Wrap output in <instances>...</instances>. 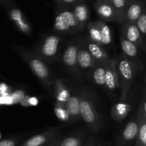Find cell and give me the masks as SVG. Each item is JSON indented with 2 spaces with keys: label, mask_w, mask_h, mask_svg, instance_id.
Wrapping results in <instances>:
<instances>
[{
  "label": "cell",
  "mask_w": 146,
  "mask_h": 146,
  "mask_svg": "<svg viewBox=\"0 0 146 146\" xmlns=\"http://www.w3.org/2000/svg\"><path fill=\"white\" fill-rule=\"evenodd\" d=\"M119 88V79L117 70V58H111L107 65L106 73V90L108 92H115Z\"/></svg>",
  "instance_id": "10"
},
{
  "label": "cell",
  "mask_w": 146,
  "mask_h": 146,
  "mask_svg": "<svg viewBox=\"0 0 146 146\" xmlns=\"http://www.w3.org/2000/svg\"><path fill=\"white\" fill-rule=\"evenodd\" d=\"M99 31L101 39V46H110L112 43V33L110 27L105 21L102 20H96L94 21Z\"/></svg>",
  "instance_id": "20"
},
{
  "label": "cell",
  "mask_w": 146,
  "mask_h": 146,
  "mask_svg": "<svg viewBox=\"0 0 146 146\" xmlns=\"http://www.w3.org/2000/svg\"><path fill=\"white\" fill-rule=\"evenodd\" d=\"M86 47L98 64L107 65L111 58L104 46L91 41L88 38L84 39Z\"/></svg>",
  "instance_id": "9"
},
{
  "label": "cell",
  "mask_w": 146,
  "mask_h": 146,
  "mask_svg": "<svg viewBox=\"0 0 146 146\" xmlns=\"http://www.w3.org/2000/svg\"><path fill=\"white\" fill-rule=\"evenodd\" d=\"M135 24H136L137 27L138 28L139 31H141L143 37L145 38V34H146V8L145 7H144L142 13H141L139 18H138V20H137Z\"/></svg>",
  "instance_id": "25"
},
{
  "label": "cell",
  "mask_w": 146,
  "mask_h": 146,
  "mask_svg": "<svg viewBox=\"0 0 146 146\" xmlns=\"http://www.w3.org/2000/svg\"><path fill=\"white\" fill-rule=\"evenodd\" d=\"M105 1H108V3H110V4H111V2H112V0H105Z\"/></svg>",
  "instance_id": "33"
},
{
  "label": "cell",
  "mask_w": 146,
  "mask_h": 146,
  "mask_svg": "<svg viewBox=\"0 0 146 146\" xmlns=\"http://www.w3.org/2000/svg\"><path fill=\"white\" fill-rule=\"evenodd\" d=\"M61 40L59 36L55 34L46 36L33 53L45 63L56 61L59 54Z\"/></svg>",
  "instance_id": "4"
},
{
  "label": "cell",
  "mask_w": 146,
  "mask_h": 146,
  "mask_svg": "<svg viewBox=\"0 0 146 146\" xmlns=\"http://www.w3.org/2000/svg\"><path fill=\"white\" fill-rule=\"evenodd\" d=\"M9 96L12 101V104H16L21 102L23 98L26 96V94L25 92L22 90H17V91L11 93Z\"/></svg>",
  "instance_id": "27"
},
{
  "label": "cell",
  "mask_w": 146,
  "mask_h": 146,
  "mask_svg": "<svg viewBox=\"0 0 146 146\" xmlns=\"http://www.w3.org/2000/svg\"><path fill=\"white\" fill-rule=\"evenodd\" d=\"M1 133H0V139H1Z\"/></svg>",
  "instance_id": "36"
},
{
  "label": "cell",
  "mask_w": 146,
  "mask_h": 146,
  "mask_svg": "<svg viewBox=\"0 0 146 146\" xmlns=\"http://www.w3.org/2000/svg\"><path fill=\"white\" fill-rule=\"evenodd\" d=\"M112 7L115 12V22L120 24L125 23V10L127 2L125 0H112Z\"/></svg>",
  "instance_id": "23"
},
{
  "label": "cell",
  "mask_w": 146,
  "mask_h": 146,
  "mask_svg": "<svg viewBox=\"0 0 146 146\" xmlns=\"http://www.w3.org/2000/svg\"><path fill=\"white\" fill-rule=\"evenodd\" d=\"M145 7V3L141 0H131L127 2L124 14L125 22L135 24Z\"/></svg>",
  "instance_id": "12"
},
{
  "label": "cell",
  "mask_w": 146,
  "mask_h": 146,
  "mask_svg": "<svg viewBox=\"0 0 146 146\" xmlns=\"http://www.w3.org/2000/svg\"><path fill=\"white\" fill-rule=\"evenodd\" d=\"M131 110V106L125 102H120L112 107L111 111V118L115 121H122Z\"/></svg>",
  "instance_id": "21"
},
{
  "label": "cell",
  "mask_w": 146,
  "mask_h": 146,
  "mask_svg": "<svg viewBox=\"0 0 146 146\" xmlns=\"http://www.w3.org/2000/svg\"><path fill=\"white\" fill-rule=\"evenodd\" d=\"M78 92L81 118L90 130L97 133L102 128V121L94 103V96L86 86H82Z\"/></svg>",
  "instance_id": "1"
},
{
  "label": "cell",
  "mask_w": 146,
  "mask_h": 146,
  "mask_svg": "<svg viewBox=\"0 0 146 146\" xmlns=\"http://www.w3.org/2000/svg\"><path fill=\"white\" fill-rule=\"evenodd\" d=\"M123 25V27L122 29L121 35L125 39L135 44L137 47H141L144 41V38L137 27L136 24L125 21Z\"/></svg>",
  "instance_id": "11"
},
{
  "label": "cell",
  "mask_w": 146,
  "mask_h": 146,
  "mask_svg": "<svg viewBox=\"0 0 146 146\" xmlns=\"http://www.w3.org/2000/svg\"><path fill=\"white\" fill-rule=\"evenodd\" d=\"M66 104L68 122L76 123L81 119L80 113V98L78 92L77 94H71L67 99Z\"/></svg>",
  "instance_id": "13"
},
{
  "label": "cell",
  "mask_w": 146,
  "mask_h": 146,
  "mask_svg": "<svg viewBox=\"0 0 146 146\" xmlns=\"http://www.w3.org/2000/svg\"><path fill=\"white\" fill-rule=\"evenodd\" d=\"M53 86L55 88L56 101L62 103L66 102L71 93L64 83L60 79H56L53 81Z\"/></svg>",
  "instance_id": "22"
},
{
  "label": "cell",
  "mask_w": 146,
  "mask_h": 146,
  "mask_svg": "<svg viewBox=\"0 0 146 146\" xmlns=\"http://www.w3.org/2000/svg\"><path fill=\"white\" fill-rule=\"evenodd\" d=\"M7 14H8L9 19L12 21L13 24L20 32L23 33L26 35L31 34V25L20 9L17 8L14 5L11 7H9Z\"/></svg>",
  "instance_id": "8"
},
{
  "label": "cell",
  "mask_w": 146,
  "mask_h": 146,
  "mask_svg": "<svg viewBox=\"0 0 146 146\" xmlns=\"http://www.w3.org/2000/svg\"><path fill=\"white\" fill-rule=\"evenodd\" d=\"M105 1V0H96V2H100V1Z\"/></svg>",
  "instance_id": "34"
},
{
  "label": "cell",
  "mask_w": 146,
  "mask_h": 146,
  "mask_svg": "<svg viewBox=\"0 0 146 146\" xmlns=\"http://www.w3.org/2000/svg\"><path fill=\"white\" fill-rule=\"evenodd\" d=\"M138 128H139V124H138V119L135 117L127 123L126 126L123 131L121 135L123 141L125 142H130L135 139L138 135Z\"/></svg>",
  "instance_id": "19"
},
{
  "label": "cell",
  "mask_w": 146,
  "mask_h": 146,
  "mask_svg": "<svg viewBox=\"0 0 146 146\" xmlns=\"http://www.w3.org/2000/svg\"><path fill=\"white\" fill-rule=\"evenodd\" d=\"M72 11L79 26L80 31H83L86 27L89 19L90 12L84 0H79L73 6Z\"/></svg>",
  "instance_id": "14"
},
{
  "label": "cell",
  "mask_w": 146,
  "mask_h": 146,
  "mask_svg": "<svg viewBox=\"0 0 146 146\" xmlns=\"http://www.w3.org/2000/svg\"><path fill=\"white\" fill-rule=\"evenodd\" d=\"M94 8L97 14L104 21H115V12L112 4L106 1L96 2L94 4Z\"/></svg>",
  "instance_id": "15"
},
{
  "label": "cell",
  "mask_w": 146,
  "mask_h": 146,
  "mask_svg": "<svg viewBox=\"0 0 146 146\" xmlns=\"http://www.w3.org/2000/svg\"><path fill=\"white\" fill-rule=\"evenodd\" d=\"M78 51V42L71 41L63 53L62 61L65 68L75 80L81 81L83 76L78 68L77 61Z\"/></svg>",
  "instance_id": "6"
},
{
  "label": "cell",
  "mask_w": 146,
  "mask_h": 146,
  "mask_svg": "<svg viewBox=\"0 0 146 146\" xmlns=\"http://www.w3.org/2000/svg\"><path fill=\"white\" fill-rule=\"evenodd\" d=\"M13 48L19 56L28 64L33 74L36 76L44 87L48 88L53 86L54 80L52 79L51 71L45 62L33 52L19 46L13 45Z\"/></svg>",
  "instance_id": "2"
},
{
  "label": "cell",
  "mask_w": 146,
  "mask_h": 146,
  "mask_svg": "<svg viewBox=\"0 0 146 146\" xmlns=\"http://www.w3.org/2000/svg\"><path fill=\"white\" fill-rule=\"evenodd\" d=\"M11 88L4 84H0V96H8L11 94Z\"/></svg>",
  "instance_id": "30"
},
{
  "label": "cell",
  "mask_w": 146,
  "mask_h": 146,
  "mask_svg": "<svg viewBox=\"0 0 146 146\" xmlns=\"http://www.w3.org/2000/svg\"><path fill=\"white\" fill-rule=\"evenodd\" d=\"M0 5L11 7L14 6V0H0Z\"/></svg>",
  "instance_id": "32"
},
{
  "label": "cell",
  "mask_w": 146,
  "mask_h": 146,
  "mask_svg": "<svg viewBox=\"0 0 146 146\" xmlns=\"http://www.w3.org/2000/svg\"><path fill=\"white\" fill-rule=\"evenodd\" d=\"M54 29L56 32L62 34H76L80 29L72 10L68 7H58L56 11Z\"/></svg>",
  "instance_id": "5"
},
{
  "label": "cell",
  "mask_w": 146,
  "mask_h": 146,
  "mask_svg": "<svg viewBox=\"0 0 146 146\" xmlns=\"http://www.w3.org/2000/svg\"><path fill=\"white\" fill-rule=\"evenodd\" d=\"M108 65V64H107ZM107 65L96 64L91 74L90 78L93 82L98 85V86L106 90V73Z\"/></svg>",
  "instance_id": "18"
},
{
  "label": "cell",
  "mask_w": 146,
  "mask_h": 146,
  "mask_svg": "<svg viewBox=\"0 0 146 146\" xmlns=\"http://www.w3.org/2000/svg\"><path fill=\"white\" fill-rule=\"evenodd\" d=\"M137 65L123 55L117 58V70L121 89L120 102H125L137 73Z\"/></svg>",
  "instance_id": "3"
},
{
  "label": "cell",
  "mask_w": 146,
  "mask_h": 146,
  "mask_svg": "<svg viewBox=\"0 0 146 146\" xmlns=\"http://www.w3.org/2000/svg\"><path fill=\"white\" fill-rule=\"evenodd\" d=\"M120 41H121V49H122L123 54V55L137 65L136 62L139 59L138 47H137L135 44L131 43V41L125 39L121 34L120 36Z\"/></svg>",
  "instance_id": "17"
},
{
  "label": "cell",
  "mask_w": 146,
  "mask_h": 146,
  "mask_svg": "<svg viewBox=\"0 0 146 146\" xmlns=\"http://www.w3.org/2000/svg\"><path fill=\"white\" fill-rule=\"evenodd\" d=\"M125 1H126V2H128V1H130L131 0H125Z\"/></svg>",
  "instance_id": "35"
},
{
  "label": "cell",
  "mask_w": 146,
  "mask_h": 146,
  "mask_svg": "<svg viewBox=\"0 0 146 146\" xmlns=\"http://www.w3.org/2000/svg\"><path fill=\"white\" fill-rule=\"evenodd\" d=\"M54 113L60 121L68 122V117L65 103L56 101L55 104H54Z\"/></svg>",
  "instance_id": "24"
},
{
  "label": "cell",
  "mask_w": 146,
  "mask_h": 146,
  "mask_svg": "<svg viewBox=\"0 0 146 146\" xmlns=\"http://www.w3.org/2000/svg\"><path fill=\"white\" fill-rule=\"evenodd\" d=\"M0 146H16V141L13 139H5L0 141Z\"/></svg>",
  "instance_id": "31"
},
{
  "label": "cell",
  "mask_w": 146,
  "mask_h": 146,
  "mask_svg": "<svg viewBox=\"0 0 146 146\" xmlns=\"http://www.w3.org/2000/svg\"><path fill=\"white\" fill-rule=\"evenodd\" d=\"M38 99L35 97H30L29 96H26L22 101L20 102V104L23 106H36L38 104Z\"/></svg>",
  "instance_id": "28"
},
{
  "label": "cell",
  "mask_w": 146,
  "mask_h": 146,
  "mask_svg": "<svg viewBox=\"0 0 146 146\" xmlns=\"http://www.w3.org/2000/svg\"><path fill=\"white\" fill-rule=\"evenodd\" d=\"M81 139L78 136L66 137L60 143L59 146H79Z\"/></svg>",
  "instance_id": "26"
},
{
  "label": "cell",
  "mask_w": 146,
  "mask_h": 146,
  "mask_svg": "<svg viewBox=\"0 0 146 146\" xmlns=\"http://www.w3.org/2000/svg\"><path fill=\"white\" fill-rule=\"evenodd\" d=\"M77 61H78V68L82 76L83 75H84L88 78H90L91 71L96 66L97 63L86 47L84 40H80L78 41Z\"/></svg>",
  "instance_id": "7"
},
{
  "label": "cell",
  "mask_w": 146,
  "mask_h": 146,
  "mask_svg": "<svg viewBox=\"0 0 146 146\" xmlns=\"http://www.w3.org/2000/svg\"><path fill=\"white\" fill-rule=\"evenodd\" d=\"M56 4L61 7H69L76 4L79 0H55Z\"/></svg>",
  "instance_id": "29"
},
{
  "label": "cell",
  "mask_w": 146,
  "mask_h": 146,
  "mask_svg": "<svg viewBox=\"0 0 146 146\" xmlns=\"http://www.w3.org/2000/svg\"><path fill=\"white\" fill-rule=\"evenodd\" d=\"M58 134L56 128H50L48 131L38 134L29 138L23 143L22 146H41Z\"/></svg>",
  "instance_id": "16"
}]
</instances>
